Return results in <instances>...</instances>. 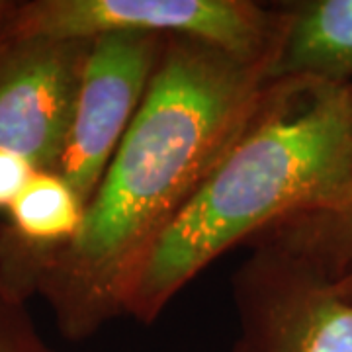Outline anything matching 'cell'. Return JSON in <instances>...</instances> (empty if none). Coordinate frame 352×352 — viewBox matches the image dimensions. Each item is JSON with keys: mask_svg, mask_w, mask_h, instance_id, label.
Wrapping results in <instances>:
<instances>
[{"mask_svg": "<svg viewBox=\"0 0 352 352\" xmlns=\"http://www.w3.org/2000/svg\"><path fill=\"white\" fill-rule=\"evenodd\" d=\"M266 61L166 38L145 98L85 208L76 235L39 264L36 294L67 340L124 315L139 266L251 120Z\"/></svg>", "mask_w": 352, "mask_h": 352, "instance_id": "1", "label": "cell"}, {"mask_svg": "<svg viewBox=\"0 0 352 352\" xmlns=\"http://www.w3.org/2000/svg\"><path fill=\"white\" fill-rule=\"evenodd\" d=\"M351 188V85L266 80L239 138L139 266L124 315L157 321L226 252L286 219L337 212Z\"/></svg>", "mask_w": 352, "mask_h": 352, "instance_id": "2", "label": "cell"}, {"mask_svg": "<svg viewBox=\"0 0 352 352\" xmlns=\"http://www.w3.org/2000/svg\"><path fill=\"white\" fill-rule=\"evenodd\" d=\"M278 30V4L270 8L251 0H24L14 2L4 24V34L20 38H192L243 61L268 65Z\"/></svg>", "mask_w": 352, "mask_h": 352, "instance_id": "3", "label": "cell"}, {"mask_svg": "<svg viewBox=\"0 0 352 352\" xmlns=\"http://www.w3.org/2000/svg\"><path fill=\"white\" fill-rule=\"evenodd\" d=\"M231 280L239 335L231 352H352V274L333 278L258 235Z\"/></svg>", "mask_w": 352, "mask_h": 352, "instance_id": "4", "label": "cell"}, {"mask_svg": "<svg viewBox=\"0 0 352 352\" xmlns=\"http://www.w3.org/2000/svg\"><path fill=\"white\" fill-rule=\"evenodd\" d=\"M164 41L149 34H108L90 41L69 138L55 168L85 208L145 98Z\"/></svg>", "mask_w": 352, "mask_h": 352, "instance_id": "5", "label": "cell"}, {"mask_svg": "<svg viewBox=\"0 0 352 352\" xmlns=\"http://www.w3.org/2000/svg\"><path fill=\"white\" fill-rule=\"evenodd\" d=\"M90 41L0 36V149L55 173Z\"/></svg>", "mask_w": 352, "mask_h": 352, "instance_id": "6", "label": "cell"}, {"mask_svg": "<svg viewBox=\"0 0 352 352\" xmlns=\"http://www.w3.org/2000/svg\"><path fill=\"white\" fill-rule=\"evenodd\" d=\"M266 80L352 85V0L284 2Z\"/></svg>", "mask_w": 352, "mask_h": 352, "instance_id": "7", "label": "cell"}, {"mask_svg": "<svg viewBox=\"0 0 352 352\" xmlns=\"http://www.w3.org/2000/svg\"><path fill=\"white\" fill-rule=\"evenodd\" d=\"M352 98V85H351ZM258 235L280 241L323 268L333 278L352 274V188L344 206L333 214L302 215L264 229Z\"/></svg>", "mask_w": 352, "mask_h": 352, "instance_id": "8", "label": "cell"}, {"mask_svg": "<svg viewBox=\"0 0 352 352\" xmlns=\"http://www.w3.org/2000/svg\"><path fill=\"white\" fill-rule=\"evenodd\" d=\"M25 303L0 284V352H53Z\"/></svg>", "mask_w": 352, "mask_h": 352, "instance_id": "9", "label": "cell"}, {"mask_svg": "<svg viewBox=\"0 0 352 352\" xmlns=\"http://www.w3.org/2000/svg\"><path fill=\"white\" fill-rule=\"evenodd\" d=\"M38 170L22 155L0 149V212H8Z\"/></svg>", "mask_w": 352, "mask_h": 352, "instance_id": "10", "label": "cell"}, {"mask_svg": "<svg viewBox=\"0 0 352 352\" xmlns=\"http://www.w3.org/2000/svg\"><path fill=\"white\" fill-rule=\"evenodd\" d=\"M14 0H0V36H2V30H4V24L8 20V14L12 10Z\"/></svg>", "mask_w": 352, "mask_h": 352, "instance_id": "11", "label": "cell"}]
</instances>
